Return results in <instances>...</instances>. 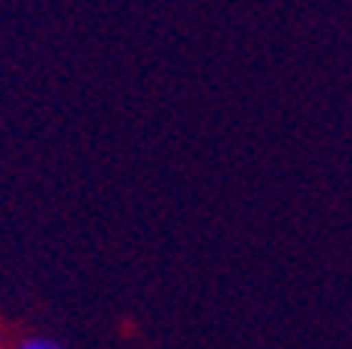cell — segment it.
I'll list each match as a JSON object with an SVG mask.
<instances>
[{
	"label": "cell",
	"instance_id": "obj_1",
	"mask_svg": "<svg viewBox=\"0 0 352 349\" xmlns=\"http://www.w3.org/2000/svg\"><path fill=\"white\" fill-rule=\"evenodd\" d=\"M19 346H22V349H57L60 343L51 340V337H22Z\"/></svg>",
	"mask_w": 352,
	"mask_h": 349
}]
</instances>
